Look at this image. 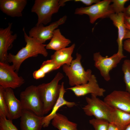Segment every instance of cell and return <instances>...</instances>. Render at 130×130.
Instances as JSON below:
<instances>
[{
  "label": "cell",
  "mask_w": 130,
  "mask_h": 130,
  "mask_svg": "<svg viewBox=\"0 0 130 130\" xmlns=\"http://www.w3.org/2000/svg\"><path fill=\"white\" fill-rule=\"evenodd\" d=\"M126 57L118 53L110 57H103L99 52L94 53L93 59L94 66L100 72L101 76L104 79L108 81L110 79V71L116 67L122 59Z\"/></svg>",
  "instance_id": "obj_8"
},
{
  "label": "cell",
  "mask_w": 130,
  "mask_h": 130,
  "mask_svg": "<svg viewBox=\"0 0 130 130\" xmlns=\"http://www.w3.org/2000/svg\"><path fill=\"white\" fill-rule=\"evenodd\" d=\"M64 83L62 82L61 84V86L59 98L52 110L51 111L50 114L44 117L43 118L42 124L43 127H47L49 126L51 121L57 113V111L60 107L66 105L69 108H72L76 104L75 102L68 101L64 99V96L66 91L64 88Z\"/></svg>",
  "instance_id": "obj_18"
},
{
  "label": "cell",
  "mask_w": 130,
  "mask_h": 130,
  "mask_svg": "<svg viewBox=\"0 0 130 130\" xmlns=\"http://www.w3.org/2000/svg\"><path fill=\"white\" fill-rule=\"evenodd\" d=\"M20 100L23 109L30 111L38 116H44L43 105L37 86H29L21 92Z\"/></svg>",
  "instance_id": "obj_6"
},
{
  "label": "cell",
  "mask_w": 130,
  "mask_h": 130,
  "mask_svg": "<svg viewBox=\"0 0 130 130\" xmlns=\"http://www.w3.org/2000/svg\"><path fill=\"white\" fill-rule=\"evenodd\" d=\"M70 0H35L31 12L38 16L36 25L40 24L46 25L51 22L52 15L57 13L61 7Z\"/></svg>",
  "instance_id": "obj_3"
},
{
  "label": "cell",
  "mask_w": 130,
  "mask_h": 130,
  "mask_svg": "<svg viewBox=\"0 0 130 130\" xmlns=\"http://www.w3.org/2000/svg\"><path fill=\"white\" fill-rule=\"evenodd\" d=\"M124 130H130V124L128 125Z\"/></svg>",
  "instance_id": "obj_35"
},
{
  "label": "cell",
  "mask_w": 130,
  "mask_h": 130,
  "mask_svg": "<svg viewBox=\"0 0 130 130\" xmlns=\"http://www.w3.org/2000/svg\"><path fill=\"white\" fill-rule=\"evenodd\" d=\"M24 37L26 45L15 55L9 53L8 57V62L12 63V65L14 70L18 72L23 62L27 58L36 57L38 54L46 57L48 52L46 47V45L39 43L33 38L28 36L24 27L23 29Z\"/></svg>",
  "instance_id": "obj_1"
},
{
  "label": "cell",
  "mask_w": 130,
  "mask_h": 130,
  "mask_svg": "<svg viewBox=\"0 0 130 130\" xmlns=\"http://www.w3.org/2000/svg\"><path fill=\"white\" fill-rule=\"evenodd\" d=\"M124 13V16L130 17V4L127 7L125 8Z\"/></svg>",
  "instance_id": "obj_33"
},
{
  "label": "cell",
  "mask_w": 130,
  "mask_h": 130,
  "mask_svg": "<svg viewBox=\"0 0 130 130\" xmlns=\"http://www.w3.org/2000/svg\"><path fill=\"white\" fill-rule=\"evenodd\" d=\"M64 77L63 74L58 72L50 82L42 83L37 86L43 105L44 115L52 110L58 100L61 86L58 83Z\"/></svg>",
  "instance_id": "obj_2"
},
{
  "label": "cell",
  "mask_w": 130,
  "mask_h": 130,
  "mask_svg": "<svg viewBox=\"0 0 130 130\" xmlns=\"http://www.w3.org/2000/svg\"><path fill=\"white\" fill-rule=\"evenodd\" d=\"M52 124L58 130H78L77 124L72 122L65 115L57 113L52 120Z\"/></svg>",
  "instance_id": "obj_22"
},
{
  "label": "cell",
  "mask_w": 130,
  "mask_h": 130,
  "mask_svg": "<svg viewBox=\"0 0 130 130\" xmlns=\"http://www.w3.org/2000/svg\"><path fill=\"white\" fill-rule=\"evenodd\" d=\"M126 29L124 39H130V25L125 23Z\"/></svg>",
  "instance_id": "obj_31"
},
{
  "label": "cell",
  "mask_w": 130,
  "mask_h": 130,
  "mask_svg": "<svg viewBox=\"0 0 130 130\" xmlns=\"http://www.w3.org/2000/svg\"><path fill=\"white\" fill-rule=\"evenodd\" d=\"M124 16V13H112L109 17L118 30V37L117 41L118 48L117 53L121 56L124 55L123 53V41L124 39L126 30Z\"/></svg>",
  "instance_id": "obj_17"
},
{
  "label": "cell",
  "mask_w": 130,
  "mask_h": 130,
  "mask_svg": "<svg viewBox=\"0 0 130 130\" xmlns=\"http://www.w3.org/2000/svg\"><path fill=\"white\" fill-rule=\"evenodd\" d=\"M66 90L72 91L77 97L84 96L89 94H93L98 96H103L105 90L100 87L98 85L96 77L92 74L87 83L68 88Z\"/></svg>",
  "instance_id": "obj_12"
},
{
  "label": "cell",
  "mask_w": 130,
  "mask_h": 130,
  "mask_svg": "<svg viewBox=\"0 0 130 130\" xmlns=\"http://www.w3.org/2000/svg\"><path fill=\"white\" fill-rule=\"evenodd\" d=\"M27 3L26 0H0V9L11 17H21Z\"/></svg>",
  "instance_id": "obj_15"
},
{
  "label": "cell",
  "mask_w": 130,
  "mask_h": 130,
  "mask_svg": "<svg viewBox=\"0 0 130 130\" xmlns=\"http://www.w3.org/2000/svg\"><path fill=\"white\" fill-rule=\"evenodd\" d=\"M75 46V44L73 43L69 47L56 51L51 55V59L61 66L64 64L70 65L73 60L72 55Z\"/></svg>",
  "instance_id": "obj_19"
},
{
  "label": "cell",
  "mask_w": 130,
  "mask_h": 130,
  "mask_svg": "<svg viewBox=\"0 0 130 130\" xmlns=\"http://www.w3.org/2000/svg\"><path fill=\"white\" fill-rule=\"evenodd\" d=\"M87 104L82 108L85 114L93 116L95 118L104 119L110 122L111 114L113 108L93 94L91 97H86Z\"/></svg>",
  "instance_id": "obj_5"
},
{
  "label": "cell",
  "mask_w": 130,
  "mask_h": 130,
  "mask_svg": "<svg viewBox=\"0 0 130 130\" xmlns=\"http://www.w3.org/2000/svg\"><path fill=\"white\" fill-rule=\"evenodd\" d=\"M122 70L124 74V80L126 91L130 93V60L125 59L122 65Z\"/></svg>",
  "instance_id": "obj_25"
},
{
  "label": "cell",
  "mask_w": 130,
  "mask_h": 130,
  "mask_svg": "<svg viewBox=\"0 0 130 130\" xmlns=\"http://www.w3.org/2000/svg\"><path fill=\"white\" fill-rule=\"evenodd\" d=\"M111 0H104L89 6L77 8L74 13L88 15L90 22L93 24L98 19L109 17L111 14L114 13L111 6Z\"/></svg>",
  "instance_id": "obj_7"
},
{
  "label": "cell",
  "mask_w": 130,
  "mask_h": 130,
  "mask_svg": "<svg viewBox=\"0 0 130 130\" xmlns=\"http://www.w3.org/2000/svg\"><path fill=\"white\" fill-rule=\"evenodd\" d=\"M125 23L130 25V17L124 16Z\"/></svg>",
  "instance_id": "obj_34"
},
{
  "label": "cell",
  "mask_w": 130,
  "mask_h": 130,
  "mask_svg": "<svg viewBox=\"0 0 130 130\" xmlns=\"http://www.w3.org/2000/svg\"><path fill=\"white\" fill-rule=\"evenodd\" d=\"M129 1V0H111L112 3L110 5L114 13H124L125 8L124 5Z\"/></svg>",
  "instance_id": "obj_27"
},
{
  "label": "cell",
  "mask_w": 130,
  "mask_h": 130,
  "mask_svg": "<svg viewBox=\"0 0 130 130\" xmlns=\"http://www.w3.org/2000/svg\"><path fill=\"white\" fill-rule=\"evenodd\" d=\"M108 130H121L117 126L112 123H109Z\"/></svg>",
  "instance_id": "obj_32"
},
{
  "label": "cell",
  "mask_w": 130,
  "mask_h": 130,
  "mask_svg": "<svg viewBox=\"0 0 130 130\" xmlns=\"http://www.w3.org/2000/svg\"><path fill=\"white\" fill-rule=\"evenodd\" d=\"M67 19V16L65 15L47 26H45L42 24L36 25L30 30L29 36L38 42L44 44L47 40L51 39L54 31L64 24Z\"/></svg>",
  "instance_id": "obj_9"
},
{
  "label": "cell",
  "mask_w": 130,
  "mask_h": 130,
  "mask_svg": "<svg viewBox=\"0 0 130 130\" xmlns=\"http://www.w3.org/2000/svg\"><path fill=\"white\" fill-rule=\"evenodd\" d=\"M25 82L24 79L19 76L12 65L0 62V86L5 89H15L20 87Z\"/></svg>",
  "instance_id": "obj_10"
},
{
  "label": "cell",
  "mask_w": 130,
  "mask_h": 130,
  "mask_svg": "<svg viewBox=\"0 0 130 130\" xmlns=\"http://www.w3.org/2000/svg\"><path fill=\"white\" fill-rule=\"evenodd\" d=\"M123 48L130 53V39H126L124 42Z\"/></svg>",
  "instance_id": "obj_30"
},
{
  "label": "cell",
  "mask_w": 130,
  "mask_h": 130,
  "mask_svg": "<svg viewBox=\"0 0 130 130\" xmlns=\"http://www.w3.org/2000/svg\"><path fill=\"white\" fill-rule=\"evenodd\" d=\"M95 130H108L109 122L103 119L93 118L89 121Z\"/></svg>",
  "instance_id": "obj_26"
},
{
  "label": "cell",
  "mask_w": 130,
  "mask_h": 130,
  "mask_svg": "<svg viewBox=\"0 0 130 130\" xmlns=\"http://www.w3.org/2000/svg\"><path fill=\"white\" fill-rule=\"evenodd\" d=\"M109 122L114 124L121 130H124L130 124V113L113 108Z\"/></svg>",
  "instance_id": "obj_20"
},
{
  "label": "cell",
  "mask_w": 130,
  "mask_h": 130,
  "mask_svg": "<svg viewBox=\"0 0 130 130\" xmlns=\"http://www.w3.org/2000/svg\"><path fill=\"white\" fill-rule=\"evenodd\" d=\"M104 101L111 107L130 113V93L114 90L106 96Z\"/></svg>",
  "instance_id": "obj_11"
},
{
  "label": "cell",
  "mask_w": 130,
  "mask_h": 130,
  "mask_svg": "<svg viewBox=\"0 0 130 130\" xmlns=\"http://www.w3.org/2000/svg\"><path fill=\"white\" fill-rule=\"evenodd\" d=\"M44 117L38 116L30 111L23 109L20 117L21 130H41Z\"/></svg>",
  "instance_id": "obj_14"
},
{
  "label": "cell",
  "mask_w": 130,
  "mask_h": 130,
  "mask_svg": "<svg viewBox=\"0 0 130 130\" xmlns=\"http://www.w3.org/2000/svg\"><path fill=\"white\" fill-rule=\"evenodd\" d=\"M71 43L69 39L61 34L60 29H57L54 31L52 37L46 48V49L57 51L66 48Z\"/></svg>",
  "instance_id": "obj_21"
},
{
  "label": "cell",
  "mask_w": 130,
  "mask_h": 130,
  "mask_svg": "<svg viewBox=\"0 0 130 130\" xmlns=\"http://www.w3.org/2000/svg\"><path fill=\"white\" fill-rule=\"evenodd\" d=\"M5 90V89L0 86V117L11 120L6 101Z\"/></svg>",
  "instance_id": "obj_24"
},
{
  "label": "cell",
  "mask_w": 130,
  "mask_h": 130,
  "mask_svg": "<svg viewBox=\"0 0 130 130\" xmlns=\"http://www.w3.org/2000/svg\"><path fill=\"white\" fill-rule=\"evenodd\" d=\"M5 97L11 119L20 117L23 108L20 100L16 97L13 89H5Z\"/></svg>",
  "instance_id": "obj_16"
},
{
  "label": "cell",
  "mask_w": 130,
  "mask_h": 130,
  "mask_svg": "<svg viewBox=\"0 0 130 130\" xmlns=\"http://www.w3.org/2000/svg\"><path fill=\"white\" fill-rule=\"evenodd\" d=\"M61 66L51 59L45 61L43 62L39 69L33 72L32 74L33 78L36 79L42 78L46 74L58 69Z\"/></svg>",
  "instance_id": "obj_23"
},
{
  "label": "cell",
  "mask_w": 130,
  "mask_h": 130,
  "mask_svg": "<svg viewBox=\"0 0 130 130\" xmlns=\"http://www.w3.org/2000/svg\"><path fill=\"white\" fill-rule=\"evenodd\" d=\"M81 55L77 53L76 58L70 65L64 64L62 66L63 71L67 76L69 83L72 87L87 83L92 74L90 69L85 70L82 65Z\"/></svg>",
  "instance_id": "obj_4"
},
{
  "label": "cell",
  "mask_w": 130,
  "mask_h": 130,
  "mask_svg": "<svg viewBox=\"0 0 130 130\" xmlns=\"http://www.w3.org/2000/svg\"><path fill=\"white\" fill-rule=\"evenodd\" d=\"M12 23H9L5 29L0 28V62L8 63L7 51L14 41L17 38V34H13L11 30Z\"/></svg>",
  "instance_id": "obj_13"
},
{
  "label": "cell",
  "mask_w": 130,
  "mask_h": 130,
  "mask_svg": "<svg viewBox=\"0 0 130 130\" xmlns=\"http://www.w3.org/2000/svg\"><path fill=\"white\" fill-rule=\"evenodd\" d=\"M0 130H18L13 124L12 120L0 117Z\"/></svg>",
  "instance_id": "obj_28"
},
{
  "label": "cell",
  "mask_w": 130,
  "mask_h": 130,
  "mask_svg": "<svg viewBox=\"0 0 130 130\" xmlns=\"http://www.w3.org/2000/svg\"><path fill=\"white\" fill-rule=\"evenodd\" d=\"M76 2H81L88 6L92 5L93 3H97L100 1L99 0H74Z\"/></svg>",
  "instance_id": "obj_29"
}]
</instances>
